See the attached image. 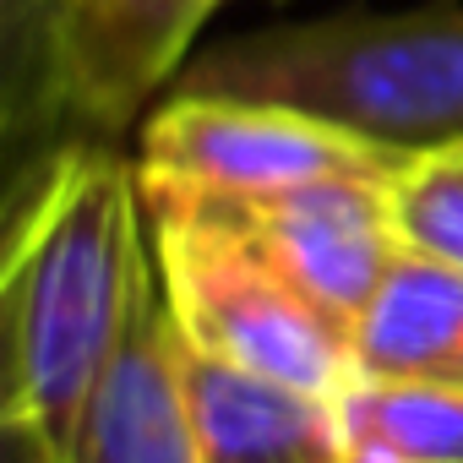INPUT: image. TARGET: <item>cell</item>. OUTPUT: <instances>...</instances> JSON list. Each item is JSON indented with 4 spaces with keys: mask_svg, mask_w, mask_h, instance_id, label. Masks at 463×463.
<instances>
[{
    "mask_svg": "<svg viewBox=\"0 0 463 463\" xmlns=\"http://www.w3.org/2000/svg\"><path fill=\"white\" fill-rule=\"evenodd\" d=\"M213 12L218 0H104L82 23L50 33L55 88L77 115L115 131L185 71L180 61Z\"/></svg>",
    "mask_w": 463,
    "mask_h": 463,
    "instance_id": "cell-6",
    "label": "cell"
},
{
    "mask_svg": "<svg viewBox=\"0 0 463 463\" xmlns=\"http://www.w3.org/2000/svg\"><path fill=\"white\" fill-rule=\"evenodd\" d=\"M180 93L311 115L403 158L463 147V6L338 12L196 55Z\"/></svg>",
    "mask_w": 463,
    "mask_h": 463,
    "instance_id": "cell-2",
    "label": "cell"
},
{
    "mask_svg": "<svg viewBox=\"0 0 463 463\" xmlns=\"http://www.w3.org/2000/svg\"><path fill=\"white\" fill-rule=\"evenodd\" d=\"M180 382L202 463H349L333 398L223 365L180 338Z\"/></svg>",
    "mask_w": 463,
    "mask_h": 463,
    "instance_id": "cell-7",
    "label": "cell"
},
{
    "mask_svg": "<svg viewBox=\"0 0 463 463\" xmlns=\"http://www.w3.org/2000/svg\"><path fill=\"white\" fill-rule=\"evenodd\" d=\"M104 0H44V12H50V33L66 28V23H82L88 12H99Z\"/></svg>",
    "mask_w": 463,
    "mask_h": 463,
    "instance_id": "cell-12",
    "label": "cell"
},
{
    "mask_svg": "<svg viewBox=\"0 0 463 463\" xmlns=\"http://www.w3.org/2000/svg\"><path fill=\"white\" fill-rule=\"evenodd\" d=\"M349 452L398 463H463V387L441 382H349L338 392Z\"/></svg>",
    "mask_w": 463,
    "mask_h": 463,
    "instance_id": "cell-10",
    "label": "cell"
},
{
    "mask_svg": "<svg viewBox=\"0 0 463 463\" xmlns=\"http://www.w3.org/2000/svg\"><path fill=\"white\" fill-rule=\"evenodd\" d=\"M71 463H202L196 425L180 382V333L158 289V268L142 289L120 360L109 365Z\"/></svg>",
    "mask_w": 463,
    "mask_h": 463,
    "instance_id": "cell-8",
    "label": "cell"
},
{
    "mask_svg": "<svg viewBox=\"0 0 463 463\" xmlns=\"http://www.w3.org/2000/svg\"><path fill=\"white\" fill-rule=\"evenodd\" d=\"M12 452H17V463H33V458H28V452H23V447H12Z\"/></svg>",
    "mask_w": 463,
    "mask_h": 463,
    "instance_id": "cell-14",
    "label": "cell"
},
{
    "mask_svg": "<svg viewBox=\"0 0 463 463\" xmlns=\"http://www.w3.org/2000/svg\"><path fill=\"white\" fill-rule=\"evenodd\" d=\"M349 360L354 382L463 387V273L403 246L349 338Z\"/></svg>",
    "mask_w": 463,
    "mask_h": 463,
    "instance_id": "cell-9",
    "label": "cell"
},
{
    "mask_svg": "<svg viewBox=\"0 0 463 463\" xmlns=\"http://www.w3.org/2000/svg\"><path fill=\"white\" fill-rule=\"evenodd\" d=\"M392 213L409 251L463 273V147L414 158L392 180Z\"/></svg>",
    "mask_w": 463,
    "mask_h": 463,
    "instance_id": "cell-11",
    "label": "cell"
},
{
    "mask_svg": "<svg viewBox=\"0 0 463 463\" xmlns=\"http://www.w3.org/2000/svg\"><path fill=\"white\" fill-rule=\"evenodd\" d=\"M349 463H398V458H376V452H349Z\"/></svg>",
    "mask_w": 463,
    "mask_h": 463,
    "instance_id": "cell-13",
    "label": "cell"
},
{
    "mask_svg": "<svg viewBox=\"0 0 463 463\" xmlns=\"http://www.w3.org/2000/svg\"><path fill=\"white\" fill-rule=\"evenodd\" d=\"M414 158L360 142L338 126L279 104L213 99V93H175L142 126V164L137 175L196 185V191H284L311 180H398Z\"/></svg>",
    "mask_w": 463,
    "mask_h": 463,
    "instance_id": "cell-4",
    "label": "cell"
},
{
    "mask_svg": "<svg viewBox=\"0 0 463 463\" xmlns=\"http://www.w3.org/2000/svg\"><path fill=\"white\" fill-rule=\"evenodd\" d=\"M213 196L251 229L257 246L289 273V284L344 338H354L382 279L403 257L392 180H311L251 196Z\"/></svg>",
    "mask_w": 463,
    "mask_h": 463,
    "instance_id": "cell-5",
    "label": "cell"
},
{
    "mask_svg": "<svg viewBox=\"0 0 463 463\" xmlns=\"http://www.w3.org/2000/svg\"><path fill=\"white\" fill-rule=\"evenodd\" d=\"M142 175L104 147L55 153L28 185L6 262V430L33 463H71L82 420L126 349L153 262L142 251Z\"/></svg>",
    "mask_w": 463,
    "mask_h": 463,
    "instance_id": "cell-1",
    "label": "cell"
},
{
    "mask_svg": "<svg viewBox=\"0 0 463 463\" xmlns=\"http://www.w3.org/2000/svg\"><path fill=\"white\" fill-rule=\"evenodd\" d=\"M142 207L153 218V268L175 333L223 365L338 403L354 382L349 338L289 284L251 229L213 191L147 175Z\"/></svg>",
    "mask_w": 463,
    "mask_h": 463,
    "instance_id": "cell-3",
    "label": "cell"
}]
</instances>
